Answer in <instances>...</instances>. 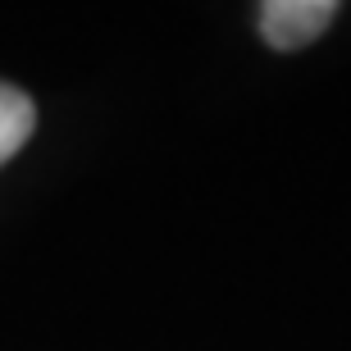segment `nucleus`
Segmentation results:
<instances>
[{
	"label": "nucleus",
	"instance_id": "f257e3e1",
	"mask_svg": "<svg viewBox=\"0 0 351 351\" xmlns=\"http://www.w3.org/2000/svg\"><path fill=\"white\" fill-rule=\"evenodd\" d=\"M333 19H338V5L333 0H269L261 10V32L274 51H301Z\"/></svg>",
	"mask_w": 351,
	"mask_h": 351
},
{
	"label": "nucleus",
	"instance_id": "f03ea898",
	"mask_svg": "<svg viewBox=\"0 0 351 351\" xmlns=\"http://www.w3.org/2000/svg\"><path fill=\"white\" fill-rule=\"evenodd\" d=\"M32 123H37V110L19 87H5L0 82V165L10 156H19V146L32 137Z\"/></svg>",
	"mask_w": 351,
	"mask_h": 351
}]
</instances>
